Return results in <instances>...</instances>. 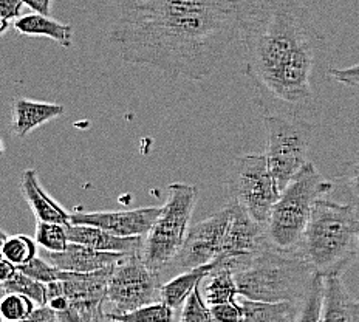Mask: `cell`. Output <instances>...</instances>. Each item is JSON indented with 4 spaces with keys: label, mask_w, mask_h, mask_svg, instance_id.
Listing matches in <instances>:
<instances>
[{
    "label": "cell",
    "mask_w": 359,
    "mask_h": 322,
    "mask_svg": "<svg viewBox=\"0 0 359 322\" xmlns=\"http://www.w3.org/2000/svg\"><path fill=\"white\" fill-rule=\"evenodd\" d=\"M161 206H144L126 211H74L72 213V223L93 224L110 233L124 237L143 236L146 237L158 219Z\"/></svg>",
    "instance_id": "cell-12"
},
{
    "label": "cell",
    "mask_w": 359,
    "mask_h": 322,
    "mask_svg": "<svg viewBox=\"0 0 359 322\" xmlns=\"http://www.w3.org/2000/svg\"><path fill=\"white\" fill-rule=\"evenodd\" d=\"M238 296L262 302H301L314 269L296 251L266 243L254 254L228 264Z\"/></svg>",
    "instance_id": "cell-3"
},
{
    "label": "cell",
    "mask_w": 359,
    "mask_h": 322,
    "mask_svg": "<svg viewBox=\"0 0 359 322\" xmlns=\"http://www.w3.org/2000/svg\"><path fill=\"white\" fill-rule=\"evenodd\" d=\"M220 262L222 260L219 259V260L212 262V264L188 269V271H183L182 274L172 278L169 282L163 283L160 299L163 302L170 305L172 309H175V310L182 309L186 302V299L191 296L192 291L203 283V281L214 271Z\"/></svg>",
    "instance_id": "cell-20"
},
{
    "label": "cell",
    "mask_w": 359,
    "mask_h": 322,
    "mask_svg": "<svg viewBox=\"0 0 359 322\" xmlns=\"http://www.w3.org/2000/svg\"><path fill=\"white\" fill-rule=\"evenodd\" d=\"M161 287V273L149 267L141 254L127 256L111 268L106 301L114 310L109 313L121 314L156 302Z\"/></svg>",
    "instance_id": "cell-9"
},
{
    "label": "cell",
    "mask_w": 359,
    "mask_h": 322,
    "mask_svg": "<svg viewBox=\"0 0 359 322\" xmlns=\"http://www.w3.org/2000/svg\"><path fill=\"white\" fill-rule=\"evenodd\" d=\"M24 4L33 13H39V14H45V16H50L53 0H24Z\"/></svg>",
    "instance_id": "cell-36"
},
{
    "label": "cell",
    "mask_w": 359,
    "mask_h": 322,
    "mask_svg": "<svg viewBox=\"0 0 359 322\" xmlns=\"http://www.w3.org/2000/svg\"><path fill=\"white\" fill-rule=\"evenodd\" d=\"M342 188L350 197L351 203L355 208L359 209V152L350 160L346 166V170L341 177Z\"/></svg>",
    "instance_id": "cell-31"
},
{
    "label": "cell",
    "mask_w": 359,
    "mask_h": 322,
    "mask_svg": "<svg viewBox=\"0 0 359 322\" xmlns=\"http://www.w3.org/2000/svg\"><path fill=\"white\" fill-rule=\"evenodd\" d=\"M323 322H359V301L350 293L342 276L325 278Z\"/></svg>",
    "instance_id": "cell-18"
},
{
    "label": "cell",
    "mask_w": 359,
    "mask_h": 322,
    "mask_svg": "<svg viewBox=\"0 0 359 322\" xmlns=\"http://www.w3.org/2000/svg\"><path fill=\"white\" fill-rule=\"evenodd\" d=\"M229 203L242 208L254 220L265 224L280 189L268 166L265 154H250L234 160L226 182Z\"/></svg>",
    "instance_id": "cell-8"
},
{
    "label": "cell",
    "mask_w": 359,
    "mask_h": 322,
    "mask_svg": "<svg viewBox=\"0 0 359 322\" xmlns=\"http://www.w3.org/2000/svg\"><path fill=\"white\" fill-rule=\"evenodd\" d=\"M20 192L34 214L36 222H55L62 224L72 223V214L48 196V192L42 188L34 169H25L22 172Z\"/></svg>",
    "instance_id": "cell-17"
},
{
    "label": "cell",
    "mask_w": 359,
    "mask_h": 322,
    "mask_svg": "<svg viewBox=\"0 0 359 322\" xmlns=\"http://www.w3.org/2000/svg\"><path fill=\"white\" fill-rule=\"evenodd\" d=\"M266 243H269V241L265 224L256 222L242 208L234 205V215L231 220L220 257L223 264H229V262L250 256V254L264 248Z\"/></svg>",
    "instance_id": "cell-13"
},
{
    "label": "cell",
    "mask_w": 359,
    "mask_h": 322,
    "mask_svg": "<svg viewBox=\"0 0 359 322\" xmlns=\"http://www.w3.org/2000/svg\"><path fill=\"white\" fill-rule=\"evenodd\" d=\"M22 273H25L29 278H33L36 281H39L42 283H51L55 281H61L62 279V269L56 268L55 265H51L47 259H42L37 256L36 259H33L29 264L20 267L19 268Z\"/></svg>",
    "instance_id": "cell-30"
},
{
    "label": "cell",
    "mask_w": 359,
    "mask_h": 322,
    "mask_svg": "<svg viewBox=\"0 0 359 322\" xmlns=\"http://www.w3.org/2000/svg\"><path fill=\"white\" fill-rule=\"evenodd\" d=\"M13 28L27 37H48L64 48H70L73 45V27L45 14H25L14 22Z\"/></svg>",
    "instance_id": "cell-19"
},
{
    "label": "cell",
    "mask_w": 359,
    "mask_h": 322,
    "mask_svg": "<svg viewBox=\"0 0 359 322\" xmlns=\"http://www.w3.org/2000/svg\"><path fill=\"white\" fill-rule=\"evenodd\" d=\"M0 281H8L10 278H13L14 274H16V271H18V267L16 265H13L10 260H6V259H2V262H0Z\"/></svg>",
    "instance_id": "cell-37"
},
{
    "label": "cell",
    "mask_w": 359,
    "mask_h": 322,
    "mask_svg": "<svg viewBox=\"0 0 359 322\" xmlns=\"http://www.w3.org/2000/svg\"><path fill=\"white\" fill-rule=\"evenodd\" d=\"M93 322H119V321L114 319L107 311L102 310V311H100L98 314H96V318L93 319Z\"/></svg>",
    "instance_id": "cell-38"
},
{
    "label": "cell",
    "mask_w": 359,
    "mask_h": 322,
    "mask_svg": "<svg viewBox=\"0 0 359 322\" xmlns=\"http://www.w3.org/2000/svg\"><path fill=\"white\" fill-rule=\"evenodd\" d=\"M2 259L10 260L18 268L29 264L37 257V242L36 239L25 234L8 236L2 231V246H0Z\"/></svg>",
    "instance_id": "cell-23"
},
{
    "label": "cell",
    "mask_w": 359,
    "mask_h": 322,
    "mask_svg": "<svg viewBox=\"0 0 359 322\" xmlns=\"http://www.w3.org/2000/svg\"><path fill=\"white\" fill-rule=\"evenodd\" d=\"M243 322H296L301 302H262L242 297Z\"/></svg>",
    "instance_id": "cell-22"
},
{
    "label": "cell",
    "mask_w": 359,
    "mask_h": 322,
    "mask_svg": "<svg viewBox=\"0 0 359 322\" xmlns=\"http://www.w3.org/2000/svg\"><path fill=\"white\" fill-rule=\"evenodd\" d=\"M124 257H127V254L98 251L95 248H90V246L74 242H70L62 253H45V259L51 265L62 269V271L72 273L100 271V269L104 268L115 267Z\"/></svg>",
    "instance_id": "cell-14"
},
{
    "label": "cell",
    "mask_w": 359,
    "mask_h": 322,
    "mask_svg": "<svg viewBox=\"0 0 359 322\" xmlns=\"http://www.w3.org/2000/svg\"><path fill=\"white\" fill-rule=\"evenodd\" d=\"M37 305L32 297L20 293H8L4 295L2 304H0V313L6 322H18L28 318Z\"/></svg>",
    "instance_id": "cell-28"
},
{
    "label": "cell",
    "mask_w": 359,
    "mask_h": 322,
    "mask_svg": "<svg viewBox=\"0 0 359 322\" xmlns=\"http://www.w3.org/2000/svg\"><path fill=\"white\" fill-rule=\"evenodd\" d=\"M358 208L320 199L296 253L324 278L342 276L359 254Z\"/></svg>",
    "instance_id": "cell-4"
},
{
    "label": "cell",
    "mask_w": 359,
    "mask_h": 322,
    "mask_svg": "<svg viewBox=\"0 0 359 322\" xmlns=\"http://www.w3.org/2000/svg\"><path fill=\"white\" fill-rule=\"evenodd\" d=\"M201 291H203V296L209 305L237 301L238 288L233 268L220 262L201 283Z\"/></svg>",
    "instance_id": "cell-21"
},
{
    "label": "cell",
    "mask_w": 359,
    "mask_h": 322,
    "mask_svg": "<svg viewBox=\"0 0 359 322\" xmlns=\"http://www.w3.org/2000/svg\"><path fill=\"white\" fill-rule=\"evenodd\" d=\"M24 5V0H0V20H2L0 33L5 34L6 29L13 27L14 22L24 16L22 14Z\"/></svg>",
    "instance_id": "cell-33"
},
{
    "label": "cell",
    "mask_w": 359,
    "mask_h": 322,
    "mask_svg": "<svg viewBox=\"0 0 359 322\" xmlns=\"http://www.w3.org/2000/svg\"><path fill=\"white\" fill-rule=\"evenodd\" d=\"M69 224L55 222H37L34 239L42 250L48 253H62L70 243Z\"/></svg>",
    "instance_id": "cell-26"
},
{
    "label": "cell",
    "mask_w": 359,
    "mask_h": 322,
    "mask_svg": "<svg viewBox=\"0 0 359 322\" xmlns=\"http://www.w3.org/2000/svg\"><path fill=\"white\" fill-rule=\"evenodd\" d=\"M65 107L62 104L34 101L18 96L11 102L10 130L19 138L28 137L37 127L62 116Z\"/></svg>",
    "instance_id": "cell-16"
},
{
    "label": "cell",
    "mask_w": 359,
    "mask_h": 322,
    "mask_svg": "<svg viewBox=\"0 0 359 322\" xmlns=\"http://www.w3.org/2000/svg\"><path fill=\"white\" fill-rule=\"evenodd\" d=\"M214 322H243L245 310L241 302H224L211 305Z\"/></svg>",
    "instance_id": "cell-32"
},
{
    "label": "cell",
    "mask_w": 359,
    "mask_h": 322,
    "mask_svg": "<svg viewBox=\"0 0 359 322\" xmlns=\"http://www.w3.org/2000/svg\"><path fill=\"white\" fill-rule=\"evenodd\" d=\"M111 268L93 273L64 271L61 281L48 283L50 290L61 293L69 301V309L57 314L59 322H93L106 302Z\"/></svg>",
    "instance_id": "cell-11"
},
{
    "label": "cell",
    "mask_w": 359,
    "mask_h": 322,
    "mask_svg": "<svg viewBox=\"0 0 359 322\" xmlns=\"http://www.w3.org/2000/svg\"><path fill=\"white\" fill-rule=\"evenodd\" d=\"M266 160L280 192L309 163L313 124L306 119L265 115Z\"/></svg>",
    "instance_id": "cell-7"
},
{
    "label": "cell",
    "mask_w": 359,
    "mask_h": 322,
    "mask_svg": "<svg viewBox=\"0 0 359 322\" xmlns=\"http://www.w3.org/2000/svg\"><path fill=\"white\" fill-rule=\"evenodd\" d=\"M109 313V311H107ZM111 318L119 322H174L175 309H172L166 302H152L140 307L137 310L115 314L109 313Z\"/></svg>",
    "instance_id": "cell-27"
},
{
    "label": "cell",
    "mask_w": 359,
    "mask_h": 322,
    "mask_svg": "<svg viewBox=\"0 0 359 322\" xmlns=\"http://www.w3.org/2000/svg\"><path fill=\"white\" fill-rule=\"evenodd\" d=\"M67 231H69L70 242L86 245L98 251L127 254V256H132V254H141L144 246V239H146L143 236H133V237L116 236L107 229L93 227V224L70 223L69 227H67Z\"/></svg>",
    "instance_id": "cell-15"
},
{
    "label": "cell",
    "mask_w": 359,
    "mask_h": 322,
    "mask_svg": "<svg viewBox=\"0 0 359 322\" xmlns=\"http://www.w3.org/2000/svg\"><path fill=\"white\" fill-rule=\"evenodd\" d=\"M334 188L313 163H306L304 169L291 180L280 192L279 200L273 206L266 223L268 241L285 251H296L310 222L314 205L328 196Z\"/></svg>",
    "instance_id": "cell-5"
},
{
    "label": "cell",
    "mask_w": 359,
    "mask_h": 322,
    "mask_svg": "<svg viewBox=\"0 0 359 322\" xmlns=\"http://www.w3.org/2000/svg\"><path fill=\"white\" fill-rule=\"evenodd\" d=\"M8 293H20L32 297L37 305H47L48 301V286L33 278H29L25 273L18 269L16 274L8 281L2 282V295Z\"/></svg>",
    "instance_id": "cell-25"
},
{
    "label": "cell",
    "mask_w": 359,
    "mask_h": 322,
    "mask_svg": "<svg viewBox=\"0 0 359 322\" xmlns=\"http://www.w3.org/2000/svg\"><path fill=\"white\" fill-rule=\"evenodd\" d=\"M324 290L325 278L316 273L313 276L301 304H299L296 322H323Z\"/></svg>",
    "instance_id": "cell-24"
},
{
    "label": "cell",
    "mask_w": 359,
    "mask_h": 322,
    "mask_svg": "<svg viewBox=\"0 0 359 322\" xmlns=\"http://www.w3.org/2000/svg\"><path fill=\"white\" fill-rule=\"evenodd\" d=\"M243 0H118L110 41L127 64L203 81L238 39Z\"/></svg>",
    "instance_id": "cell-1"
},
{
    "label": "cell",
    "mask_w": 359,
    "mask_h": 322,
    "mask_svg": "<svg viewBox=\"0 0 359 322\" xmlns=\"http://www.w3.org/2000/svg\"><path fill=\"white\" fill-rule=\"evenodd\" d=\"M243 73L265 115L316 114L313 74L324 37L299 0H243L238 28Z\"/></svg>",
    "instance_id": "cell-2"
},
{
    "label": "cell",
    "mask_w": 359,
    "mask_h": 322,
    "mask_svg": "<svg viewBox=\"0 0 359 322\" xmlns=\"http://www.w3.org/2000/svg\"><path fill=\"white\" fill-rule=\"evenodd\" d=\"M234 215V205L228 203L220 211L206 217L191 227L188 237L172 260L166 271H188V269L203 267L219 260L223 254L224 241Z\"/></svg>",
    "instance_id": "cell-10"
},
{
    "label": "cell",
    "mask_w": 359,
    "mask_h": 322,
    "mask_svg": "<svg viewBox=\"0 0 359 322\" xmlns=\"http://www.w3.org/2000/svg\"><path fill=\"white\" fill-rule=\"evenodd\" d=\"M180 322H214L211 307H208L201 286L194 290L191 296L186 299L184 305L182 307Z\"/></svg>",
    "instance_id": "cell-29"
},
{
    "label": "cell",
    "mask_w": 359,
    "mask_h": 322,
    "mask_svg": "<svg viewBox=\"0 0 359 322\" xmlns=\"http://www.w3.org/2000/svg\"><path fill=\"white\" fill-rule=\"evenodd\" d=\"M328 74L342 86L359 87V64L347 67V69H330Z\"/></svg>",
    "instance_id": "cell-34"
},
{
    "label": "cell",
    "mask_w": 359,
    "mask_h": 322,
    "mask_svg": "<svg viewBox=\"0 0 359 322\" xmlns=\"http://www.w3.org/2000/svg\"><path fill=\"white\" fill-rule=\"evenodd\" d=\"M18 322H59V321H57V314L53 309H50L48 305H39L28 318Z\"/></svg>",
    "instance_id": "cell-35"
},
{
    "label": "cell",
    "mask_w": 359,
    "mask_h": 322,
    "mask_svg": "<svg viewBox=\"0 0 359 322\" xmlns=\"http://www.w3.org/2000/svg\"><path fill=\"white\" fill-rule=\"evenodd\" d=\"M358 246H359V228H358Z\"/></svg>",
    "instance_id": "cell-39"
},
{
    "label": "cell",
    "mask_w": 359,
    "mask_h": 322,
    "mask_svg": "<svg viewBox=\"0 0 359 322\" xmlns=\"http://www.w3.org/2000/svg\"><path fill=\"white\" fill-rule=\"evenodd\" d=\"M198 201L196 185L170 183L168 200L161 206L158 219L144 239L141 257L146 264L164 273L177 257L191 229V219Z\"/></svg>",
    "instance_id": "cell-6"
}]
</instances>
